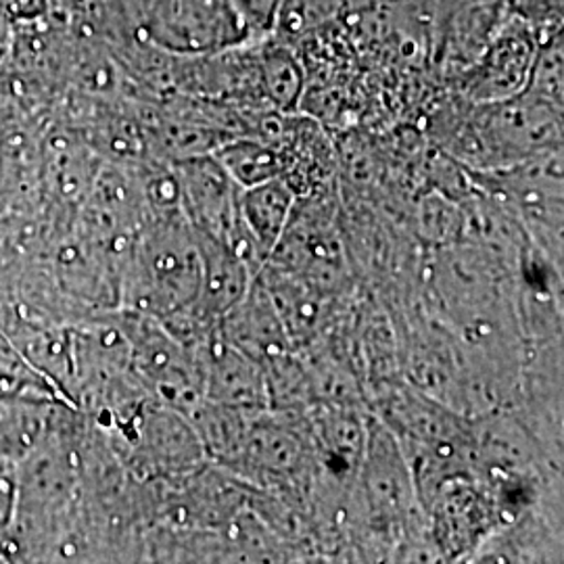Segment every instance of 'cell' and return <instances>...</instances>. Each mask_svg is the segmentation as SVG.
Instances as JSON below:
<instances>
[{"instance_id":"6","label":"cell","mask_w":564,"mask_h":564,"mask_svg":"<svg viewBox=\"0 0 564 564\" xmlns=\"http://www.w3.org/2000/svg\"><path fill=\"white\" fill-rule=\"evenodd\" d=\"M214 158L241 188L276 178L284 172L281 149L272 142L253 137H239L235 141L224 142Z\"/></svg>"},{"instance_id":"7","label":"cell","mask_w":564,"mask_h":564,"mask_svg":"<svg viewBox=\"0 0 564 564\" xmlns=\"http://www.w3.org/2000/svg\"><path fill=\"white\" fill-rule=\"evenodd\" d=\"M15 464L7 463L2 456H0V470H7V468H13Z\"/></svg>"},{"instance_id":"2","label":"cell","mask_w":564,"mask_h":564,"mask_svg":"<svg viewBox=\"0 0 564 564\" xmlns=\"http://www.w3.org/2000/svg\"><path fill=\"white\" fill-rule=\"evenodd\" d=\"M263 265L291 272L326 293L341 295L349 281V260L326 195L295 202L281 241Z\"/></svg>"},{"instance_id":"1","label":"cell","mask_w":564,"mask_h":564,"mask_svg":"<svg viewBox=\"0 0 564 564\" xmlns=\"http://www.w3.org/2000/svg\"><path fill=\"white\" fill-rule=\"evenodd\" d=\"M202 242L184 214L149 218L121 265L120 307L167 323L199 295Z\"/></svg>"},{"instance_id":"5","label":"cell","mask_w":564,"mask_h":564,"mask_svg":"<svg viewBox=\"0 0 564 564\" xmlns=\"http://www.w3.org/2000/svg\"><path fill=\"white\" fill-rule=\"evenodd\" d=\"M297 202L282 176L239 191V218L251 256L262 268L281 241Z\"/></svg>"},{"instance_id":"3","label":"cell","mask_w":564,"mask_h":564,"mask_svg":"<svg viewBox=\"0 0 564 564\" xmlns=\"http://www.w3.org/2000/svg\"><path fill=\"white\" fill-rule=\"evenodd\" d=\"M202 368L203 398L241 410H268V383L262 364L226 341L218 326L193 345Z\"/></svg>"},{"instance_id":"4","label":"cell","mask_w":564,"mask_h":564,"mask_svg":"<svg viewBox=\"0 0 564 564\" xmlns=\"http://www.w3.org/2000/svg\"><path fill=\"white\" fill-rule=\"evenodd\" d=\"M218 333L262 366L295 349L260 272L241 302L220 318Z\"/></svg>"}]
</instances>
